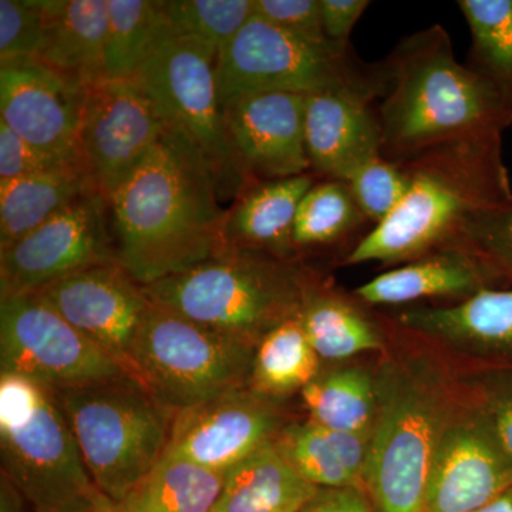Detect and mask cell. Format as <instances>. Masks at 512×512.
Returning a JSON list of instances; mask_svg holds the SVG:
<instances>
[{
	"label": "cell",
	"instance_id": "cell-1",
	"mask_svg": "<svg viewBox=\"0 0 512 512\" xmlns=\"http://www.w3.org/2000/svg\"><path fill=\"white\" fill-rule=\"evenodd\" d=\"M220 192L194 148L163 138L110 201L120 265L138 284L188 271L227 248Z\"/></svg>",
	"mask_w": 512,
	"mask_h": 512
},
{
	"label": "cell",
	"instance_id": "cell-2",
	"mask_svg": "<svg viewBox=\"0 0 512 512\" xmlns=\"http://www.w3.org/2000/svg\"><path fill=\"white\" fill-rule=\"evenodd\" d=\"M386 320L390 342L375 365L377 409L363 488L377 512H421L460 384L446 356Z\"/></svg>",
	"mask_w": 512,
	"mask_h": 512
},
{
	"label": "cell",
	"instance_id": "cell-3",
	"mask_svg": "<svg viewBox=\"0 0 512 512\" xmlns=\"http://www.w3.org/2000/svg\"><path fill=\"white\" fill-rule=\"evenodd\" d=\"M501 136L458 138L400 161L410 177L406 197L352 249L345 265L407 264L451 247L481 212L510 204Z\"/></svg>",
	"mask_w": 512,
	"mask_h": 512
},
{
	"label": "cell",
	"instance_id": "cell-4",
	"mask_svg": "<svg viewBox=\"0 0 512 512\" xmlns=\"http://www.w3.org/2000/svg\"><path fill=\"white\" fill-rule=\"evenodd\" d=\"M386 64L389 89L377 117L387 160H407L458 138L503 134L512 124V104L458 62L443 26L403 39Z\"/></svg>",
	"mask_w": 512,
	"mask_h": 512
},
{
	"label": "cell",
	"instance_id": "cell-5",
	"mask_svg": "<svg viewBox=\"0 0 512 512\" xmlns=\"http://www.w3.org/2000/svg\"><path fill=\"white\" fill-rule=\"evenodd\" d=\"M316 279L298 259L225 248L144 291L154 305L256 348L266 333L299 316Z\"/></svg>",
	"mask_w": 512,
	"mask_h": 512
},
{
	"label": "cell",
	"instance_id": "cell-6",
	"mask_svg": "<svg viewBox=\"0 0 512 512\" xmlns=\"http://www.w3.org/2000/svg\"><path fill=\"white\" fill-rule=\"evenodd\" d=\"M2 476L35 512H90L106 503L53 390L0 375Z\"/></svg>",
	"mask_w": 512,
	"mask_h": 512
},
{
	"label": "cell",
	"instance_id": "cell-7",
	"mask_svg": "<svg viewBox=\"0 0 512 512\" xmlns=\"http://www.w3.org/2000/svg\"><path fill=\"white\" fill-rule=\"evenodd\" d=\"M53 392L94 483L121 503L167 453L174 410L128 375Z\"/></svg>",
	"mask_w": 512,
	"mask_h": 512
},
{
	"label": "cell",
	"instance_id": "cell-8",
	"mask_svg": "<svg viewBox=\"0 0 512 512\" xmlns=\"http://www.w3.org/2000/svg\"><path fill=\"white\" fill-rule=\"evenodd\" d=\"M389 82L386 62L362 63L350 46L302 39L254 15L217 57L222 106L259 93H343L372 103Z\"/></svg>",
	"mask_w": 512,
	"mask_h": 512
},
{
	"label": "cell",
	"instance_id": "cell-9",
	"mask_svg": "<svg viewBox=\"0 0 512 512\" xmlns=\"http://www.w3.org/2000/svg\"><path fill=\"white\" fill-rule=\"evenodd\" d=\"M255 348L151 303L131 350L133 376L175 413L249 386Z\"/></svg>",
	"mask_w": 512,
	"mask_h": 512
},
{
	"label": "cell",
	"instance_id": "cell-10",
	"mask_svg": "<svg viewBox=\"0 0 512 512\" xmlns=\"http://www.w3.org/2000/svg\"><path fill=\"white\" fill-rule=\"evenodd\" d=\"M165 128L207 164L221 200H235L255 183L235 153L218 94L217 56L207 47L173 37L137 73Z\"/></svg>",
	"mask_w": 512,
	"mask_h": 512
},
{
	"label": "cell",
	"instance_id": "cell-11",
	"mask_svg": "<svg viewBox=\"0 0 512 512\" xmlns=\"http://www.w3.org/2000/svg\"><path fill=\"white\" fill-rule=\"evenodd\" d=\"M0 372L50 390L128 375L39 293L0 298Z\"/></svg>",
	"mask_w": 512,
	"mask_h": 512
},
{
	"label": "cell",
	"instance_id": "cell-12",
	"mask_svg": "<svg viewBox=\"0 0 512 512\" xmlns=\"http://www.w3.org/2000/svg\"><path fill=\"white\" fill-rule=\"evenodd\" d=\"M109 262H119L110 204L94 190L0 251V298L40 292L66 276Z\"/></svg>",
	"mask_w": 512,
	"mask_h": 512
},
{
	"label": "cell",
	"instance_id": "cell-13",
	"mask_svg": "<svg viewBox=\"0 0 512 512\" xmlns=\"http://www.w3.org/2000/svg\"><path fill=\"white\" fill-rule=\"evenodd\" d=\"M164 133L163 120L136 77H106L87 87L79 158L109 204Z\"/></svg>",
	"mask_w": 512,
	"mask_h": 512
},
{
	"label": "cell",
	"instance_id": "cell-14",
	"mask_svg": "<svg viewBox=\"0 0 512 512\" xmlns=\"http://www.w3.org/2000/svg\"><path fill=\"white\" fill-rule=\"evenodd\" d=\"M458 384L431 460L421 512H476L512 485V461L493 424Z\"/></svg>",
	"mask_w": 512,
	"mask_h": 512
},
{
	"label": "cell",
	"instance_id": "cell-15",
	"mask_svg": "<svg viewBox=\"0 0 512 512\" xmlns=\"http://www.w3.org/2000/svg\"><path fill=\"white\" fill-rule=\"evenodd\" d=\"M291 421L282 400L241 387L175 413L167 453L227 473Z\"/></svg>",
	"mask_w": 512,
	"mask_h": 512
},
{
	"label": "cell",
	"instance_id": "cell-16",
	"mask_svg": "<svg viewBox=\"0 0 512 512\" xmlns=\"http://www.w3.org/2000/svg\"><path fill=\"white\" fill-rule=\"evenodd\" d=\"M86 93V86L36 57L0 63L3 123L32 146L67 163L82 165L79 133Z\"/></svg>",
	"mask_w": 512,
	"mask_h": 512
},
{
	"label": "cell",
	"instance_id": "cell-17",
	"mask_svg": "<svg viewBox=\"0 0 512 512\" xmlns=\"http://www.w3.org/2000/svg\"><path fill=\"white\" fill-rule=\"evenodd\" d=\"M36 293L133 376L131 350L151 301L120 262L90 266Z\"/></svg>",
	"mask_w": 512,
	"mask_h": 512
},
{
	"label": "cell",
	"instance_id": "cell-18",
	"mask_svg": "<svg viewBox=\"0 0 512 512\" xmlns=\"http://www.w3.org/2000/svg\"><path fill=\"white\" fill-rule=\"evenodd\" d=\"M453 365L512 370V284L450 306H414L386 316Z\"/></svg>",
	"mask_w": 512,
	"mask_h": 512
},
{
	"label": "cell",
	"instance_id": "cell-19",
	"mask_svg": "<svg viewBox=\"0 0 512 512\" xmlns=\"http://www.w3.org/2000/svg\"><path fill=\"white\" fill-rule=\"evenodd\" d=\"M305 94L259 93L222 106L235 153L254 181L308 173Z\"/></svg>",
	"mask_w": 512,
	"mask_h": 512
},
{
	"label": "cell",
	"instance_id": "cell-20",
	"mask_svg": "<svg viewBox=\"0 0 512 512\" xmlns=\"http://www.w3.org/2000/svg\"><path fill=\"white\" fill-rule=\"evenodd\" d=\"M305 146L316 174L346 183L360 165L382 156L379 117L370 103L349 94H309Z\"/></svg>",
	"mask_w": 512,
	"mask_h": 512
},
{
	"label": "cell",
	"instance_id": "cell-21",
	"mask_svg": "<svg viewBox=\"0 0 512 512\" xmlns=\"http://www.w3.org/2000/svg\"><path fill=\"white\" fill-rule=\"evenodd\" d=\"M511 285L480 256L461 248H443L370 279L353 292L369 306L404 305L424 299L460 302L490 288Z\"/></svg>",
	"mask_w": 512,
	"mask_h": 512
},
{
	"label": "cell",
	"instance_id": "cell-22",
	"mask_svg": "<svg viewBox=\"0 0 512 512\" xmlns=\"http://www.w3.org/2000/svg\"><path fill=\"white\" fill-rule=\"evenodd\" d=\"M109 15V0H45L36 59L86 87L106 79Z\"/></svg>",
	"mask_w": 512,
	"mask_h": 512
},
{
	"label": "cell",
	"instance_id": "cell-23",
	"mask_svg": "<svg viewBox=\"0 0 512 512\" xmlns=\"http://www.w3.org/2000/svg\"><path fill=\"white\" fill-rule=\"evenodd\" d=\"M315 183V177L306 173L249 184L225 214L227 248L296 259L293 222L303 195Z\"/></svg>",
	"mask_w": 512,
	"mask_h": 512
},
{
	"label": "cell",
	"instance_id": "cell-24",
	"mask_svg": "<svg viewBox=\"0 0 512 512\" xmlns=\"http://www.w3.org/2000/svg\"><path fill=\"white\" fill-rule=\"evenodd\" d=\"M298 318L322 362L345 363L365 353L380 355L389 346L386 318L384 326L376 322L356 298L330 289L319 278L309 289Z\"/></svg>",
	"mask_w": 512,
	"mask_h": 512
},
{
	"label": "cell",
	"instance_id": "cell-25",
	"mask_svg": "<svg viewBox=\"0 0 512 512\" xmlns=\"http://www.w3.org/2000/svg\"><path fill=\"white\" fill-rule=\"evenodd\" d=\"M318 490L272 440L225 473L212 512H302Z\"/></svg>",
	"mask_w": 512,
	"mask_h": 512
},
{
	"label": "cell",
	"instance_id": "cell-26",
	"mask_svg": "<svg viewBox=\"0 0 512 512\" xmlns=\"http://www.w3.org/2000/svg\"><path fill=\"white\" fill-rule=\"evenodd\" d=\"M370 437L343 433L319 426L315 421L295 420L286 424L275 441L279 450L316 488L362 485Z\"/></svg>",
	"mask_w": 512,
	"mask_h": 512
},
{
	"label": "cell",
	"instance_id": "cell-27",
	"mask_svg": "<svg viewBox=\"0 0 512 512\" xmlns=\"http://www.w3.org/2000/svg\"><path fill=\"white\" fill-rule=\"evenodd\" d=\"M96 190L82 165L0 183V251L28 237Z\"/></svg>",
	"mask_w": 512,
	"mask_h": 512
},
{
	"label": "cell",
	"instance_id": "cell-28",
	"mask_svg": "<svg viewBox=\"0 0 512 512\" xmlns=\"http://www.w3.org/2000/svg\"><path fill=\"white\" fill-rule=\"evenodd\" d=\"M301 396L308 419L319 426L370 437L377 409L375 365L348 363L320 372Z\"/></svg>",
	"mask_w": 512,
	"mask_h": 512
},
{
	"label": "cell",
	"instance_id": "cell-29",
	"mask_svg": "<svg viewBox=\"0 0 512 512\" xmlns=\"http://www.w3.org/2000/svg\"><path fill=\"white\" fill-rule=\"evenodd\" d=\"M224 481L221 471L165 453L119 504L124 512H212Z\"/></svg>",
	"mask_w": 512,
	"mask_h": 512
},
{
	"label": "cell",
	"instance_id": "cell-30",
	"mask_svg": "<svg viewBox=\"0 0 512 512\" xmlns=\"http://www.w3.org/2000/svg\"><path fill=\"white\" fill-rule=\"evenodd\" d=\"M104 70L107 79H133L173 39L165 0H109Z\"/></svg>",
	"mask_w": 512,
	"mask_h": 512
},
{
	"label": "cell",
	"instance_id": "cell-31",
	"mask_svg": "<svg viewBox=\"0 0 512 512\" xmlns=\"http://www.w3.org/2000/svg\"><path fill=\"white\" fill-rule=\"evenodd\" d=\"M322 372V360L306 338L298 316L276 326L256 345L249 386L284 400L301 393Z\"/></svg>",
	"mask_w": 512,
	"mask_h": 512
},
{
	"label": "cell",
	"instance_id": "cell-32",
	"mask_svg": "<svg viewBox=\"0 0 512 512\" xmlns=\"http://www.w3.org/2000/svg\"><path fill=\"white\" fill-rule=\"evenodd\" d=\"M470 28L466 66L512 104V0H460Z\"/></svg>",
	"mask_w": 512,
	"mask_h": 512
},
{
	"label": "cell",
	"instance_id": "cell-33",
	"mask_svg": "<svg viewBox=\"0 0 512 512\" xmlns=\"http://www.w3.org/2000/svg\"><path fill=\"white\" fill-rule=\"evenodd\" d=\"M363 221L366 217L348 184L336 180L320 181L303 195L296 211L293 245L299 254L303 249L333 244Z\"/></svg>",
	"mask_w": 512,
	"mask_h": 512
},
{
	"label": "cell",
	"instance_id": "cell-34",
	"mask_svg": "<svg viewBox=\"0 0 512 512\" xmlns=\"http://www.w3.org/2000/svg\"><path fill=\"white\" fill-rule=\"evenodd\" d=\"M174 37L194 40L218 57L252 18L254 0H165Z\"/></svg>",
	"mask_w": 512,
	"mask_h": 512
},
{
	"label": "cell",
	"instance_id": "cell-35",
	"mask_svg": "<svg viewBox=\"0 0 512 512\" xmlns=\"http://www.w3.org/2000/svg\"><path fill=\"white\" fill-rule=\"evenodd\" d=\"M346 184L366 220L377 225L386 220L406 197L410 177L403 163L379 156L360 165Z\"/></svg>",
	"mask_w": 512,
	"mask_h": 512
},
{
	"label": "cell",
	"instance_id": "cell-36",
	"mask_svg": "<svg viewBox=\"0 0 512 512\" xmlns=\"http://www.w3.org/2000/svg\"><path fill=\"white\" fill-rule=\"evenodd\" d=\"M451 247L480 256L512 284V202L471 218Z\"/></svg>",
	"mask_w": 512,
	"mask_h": 512
},
{
	"label": "cell",
	"instance_id": "cell-37",
	"mask_svg": "<svg viewBox=\"0 0 512 512\" xmlns=\"http://www.w3.org/2000/svg\"><path fill=\"white\" fill-rule=\"evenodd\" d=\"M456 373L458 382L493 424L512 461V370L456 366Z\"/></svg>",
	"mask_w": 512,
	"mask_h": 512
},
{
	"label": "cell",
	"instance_id": "cell-38",
	"mask_svg": "<svg viewBox=\"0 0 512 512\" xmlns=\"http://www.w3.org/2000/svg\"><path fill=\"white\" fill-rule=\"evenodd\" d=\"M45 25V0H0V62L35 57Z\"/></svg>",
	"mask_w": 512,
	"mask_h": 512
},
{
	"label": "cell",
	"instance_id": "cell-39",
	"mask_svg": "<svg viewBox=\"0 0 512 512\" xmlns=\"http://www.w3.org/2000/svg\"><path fill=\"white\" fill-rule=\"evenodd\" d=\"M252 15L293 36L315 42L326 40L320 0H254Z\"/></svg>",
	"mask_w": 512,
	"mask_h": 512
},
{
	"label": "cell",
	"instance_id": "cell-40",
	"mask_svg": "<svg viewBox=\"0 0 512 512\" xmlns=\"http://www.w3.org/2000/svg\"><path fill=\"white\" fill-rule=\"evenodd\" d=\"M67 165L74 164L32 146L0 120V183L49 173Z\"/></svg>",
	"mask_w": 512,
	"mask_h": 512
},
{
	"label": "cell",
	"instance_id": "cell-41",
	"mask_svg": "<svg viewBox=\"0 0 512 512\" xmlns=\"http://www.w3.org/2000/svg\"><path fill=\"white\" fill-rule=\"evenodd\" d=\"M369 6V0H320V20L326 40L349 46L350 33Z\"/></svg>",
	"mask_w": 512,
	"mask_h": 512
},
{
	"label": "cell",
	"instance_id": "cell-42",
	"mask_svg": "<svg viewBox=\"0 0 512 512\" xmlns=\"http://www.w3.org/2000/svg\"><path fill=\"white\" fill-rule=\"evenodd\" d=\"M302 512H377L362 485L319 488Z\"/></svg>",
	"mask_w": 512,
	"mask_h": 512
},
{
	"label": "cell",
	"instance_id": "cell-43",
	"mask_svg": "<svg viewBox=\"0 0 512 512\" xmlns=\"http://www.w3.org/2000/svg\"><path fill=\"white\" fill-rule=\"evenodd\" d=\"M476 512H512V485Z\"/></svg>",
	"mask_w": 512,
	"mask_h": 512
},
{
	"label": "cell",
	"instance_id": "cell-44",
	"mask_svg": "<svg viewBox=\"0 0 512 512\" xmlns=\"http://www.w3.org/2000/svg\"><path fill=\"white\" fill-rule=\"evenodd\" d=\"M90 512H124L121 510L119 503H114V501L107 500L106 503L99 505V507L94 508L93 511Z\"/></svg>",
	"mask_w": 512,
	"mask_h": 512
}]
</instances>
